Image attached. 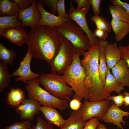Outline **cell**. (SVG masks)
<instances>
[{"label": "cell", "mask_w": 129, "mask_h": 129, "mask_svg": "<svg viewBox=\"0 0 129 129\" xmlns=\"http://www.w3.org/2000/svg\"><path fill=\"white\" fill-rule=\"evenodd\" d=\"M62 37L57 27L38 25L27 33L26 43L33 58L50 65L59 52Z\"/></svg>", "instance_id": "obj_1"}, {"label": "cell", "mask_w": 129, "mask_h": 129, "mask_svg": "<svg viewBox=\"0 0 129 129\" xmlns=\"http://www.w3.org/2000/svg\"><path fill=\"white\" fill-rule=\"evenodd\" d=\"M99 44L91 47L82 54L81 61L86 73L84 83L89 90V101L94 102L107 99L110 95L104 88L99 72Z\"/></svg>", "instance_id": "obj_2"}, {"label": "cell", "mask_w": 129, "mask_h": 129, "mask_svg": "<svg viewBox=\"0 0 129 129\" xmlns=\"http://www.w3.org/2000/svg\"><path fill=\"white\" fill-rule=\"evenodd\" d=\"M81 55L75 53L72 64L61 76L62 79L74 92L73 99L80 101L83 99L87 100L89 98V90L84 83L86 73L85 68L81 64Z\"/></svg>", "instance_id": "obj_3"}, {"label": "cell", "mask_w": 129, "mask_h": 129, "mask_svg": "<svg viewBox=\"0 0 129 129\" xmlns=\"http://www.w3.org/2000/svg\"><path fill=\"white\" fill-rule=\"evenodd\" d=\"M57 27L63 36L71 43L76 53L82 55L91 47L84 31L70 19H67L61 26Z\"/></svg>", "instance_id": "obj_4"}, {"label": "cell", "mask_w": 129, "mask_h": 129, "mask_svg": "<svg viewBox=\"0 0 129 129\" xmlns=\"http://www.w3.org/2000/svg\"><path fill=\"white\" fill-rule=\"evenodd\" d=\"M25 83L28 98L38 102L42 106H48L61 111L68 106L67 99H59L51 95L41 87L38 79L28 81Z\"/></svg>", "instance_id": "obj_5"}, {"label": "cell", "mask_w": 129, "mask_h": 129, "mask_svg": "<svg viewBox=\"0 0 129 129\" xmlns=\"http://www.w3.org/2000/svg\"><path fill=\"white\" fill-rule=\"evenodd\" d=\"M38 79L44 89L59 99H69L73 95L71 88L57 73H42Z\"/></svg>", "instance_id": "obj_6"}, {"label": "cell", "mask_w": 129, "mask_h": 129, "mask_svg": "<svg viewBox=\"0 0 129 129\" xmlns=\"http://www.w3.org/2000/svg\"><path fill=\"white\" fill-rule=\"evenodd\" d=\"M75 53L71 43L63 36L59 52L50 65L51 72L63 74L72 64Z\"/></svg>", "instance_id": "obj_7"}, {"label": "cell", "mask_w": 129, "mask_h": 129, "mask_svg": "<svg viewBox=\"0 0 129 129\" xmlns=\"http://www.w3.org/2000/svg\"><path fill=\"white\" fill-rule=\"evenodd\" d=\"M72 1H71L70 6L67 12L68 18L75 22L83 30L89 39L91 47L99 45L100 41L95 37L87 23L86 15L89 11L85 8L78 10L73 5Z\"/></svg>", "instance_id": "obj_8"}, {"label": "cell", "mask_w": 129, "mask_h": 129, "mask_svg": "<svg viewBox=\"0 0 129 129\" xmlns=\"http://www.w3.org/2000/svg\"><path fill=\"white\" fill-rule=\"evenodd\" d=\"M110 104L107 99L94 102L85 100L80 108L82 119L85 122L94 117L101 119L107 111Z\"/></svg>", "instance_id": "obj_9"}, {"label": "cell", "mask_w": 129, "mask_h": 129, "mask_svg": "<svg viewBox=\"0 0 129 129\" xmlns=\"http://www.w3.org/2000/svg\"><path fill=\"white\" fill-rule=\"evenodd\" d=\"M32 58L28 50L23 60L20 62L18 68L11 74V76L17 77L14 79L15 81H22L25 83L28 81L38 79L40 76V74L34 73L31 69L30 63Z\"/></svg>", "instance_id": "obj_10"}, {"label": "cell", "mask_w": 129, "mask_h": 129, "mask_svg": "<svg viewBox=\"0 0 129 129\" xmlns=\"http://www.w3.org/2000/svg\"><path fill=\"white\" fill-rule=\"evenodd\" d=\"M41 17L36 1L34 0L32 5L29 7L23 10L20 9L17 19L21 21L23 27L29 26L32 29L38 25Z\"/></svg>", "instance_id": "obj_11"}, {"label": "cell", "mask_w": 129, "mask_h": 129, "mask_svg": "<svg viewBox=\"0 0 129 129\" xmlns=\"http://www.w3.org/2000/svg\"><path fill=\"white\" fill-rule=\"evenodd\" d=\"M40 105L36 100L29 98L25 99L16 107L15 111L19 114L21 119L30 121L39 113V106Z\"/></svg>", "instance_id": "obj_12"}, {"label": "cell", "mask_w": 129, "mask_h": 129, "mask_svg": "<svg viewBox=\"0 0 129 129\" xmlns=\"http://www.w3.org/2000/svg\"><path fill=\"white\" fill-rule=\"evenodd\" d=\"M106 113L101 119L105 122L109 123L116 126L121 129H124L122 123L125 125L126 122L123 118L129 115V112L124 111L117 106L112 101Z\"/></svg>", "instance_id": "obj_13"}, {"label": "cell", "mask_w": 129, "mask_h": 129, "mask_svg": "<svg viewBox=\"0 0 129 129\" xmlns=\"http://www.w3.org/2000/svg\"><path fill=\"white\" fill-rule=\"evenodd\" d=\"M0 36L5 37L12 43L22 46L26 42L27 33L22 27H12L4 30L0 33Z\"/></svg>", "instance_id": "obj_14"}, {"label": "cell", "mask_w": 129, "mask_h": 129, "mask_svg": "<svg viewBox=\"0 0 129 129\" xmlns=\"http://www.w3.org/2000/svg\"><path fill=\"white\" fill-rule=\"evenodd\" d=\"M113 75L124 87H129V68L126 62L121 59L111 69Z\"/></svg>", "instance_id": "obj_15"}, {"label": "cell", "mask_w": 129, "mask_h": 129, "mask_svg": "<svg viewBox=\"0 0 129 129\" xmlns=\"http://www.w3.org/2000/svg\"><path fill=\"white\" fill-rule=\"evenodd\" d=\"M107 66L110 70L121 59V54L117 42L109 43L107 42L104 49Z\"/></svg>", "instance_id": "obj_16"}, {"label": "cell", "mask_w": 129, "mask_h": 129, "mask_svg": "<svg viewBox=\"0 0 129 129\" xmlns=\"http://www.w3.org/2000/svg\"><path fill=\"white\" fill-rule=\"evenodd\" d=\"M39 110L42 113L44 118L51 124L60 128L65 121L56 109L48 106H39Z\"/></svg>", "instance_id": "obj_17"}, {"label": "cell", "mask_w": 129, "mask_h": 129, "mask_svg": "<svg viewBox=\"0 0 129 129\" xmlns=\"http://www.w3.org/2000/svg\"><path fill=\"white\" fill-rule=\"evenodd\" d=\"M36 2L41 16L38 25H47L51 27H59L61 26L67 19L61 18L48 12L38 2Z\"/></svg>", "instance_id": "obj_18"}, {"label": "cell", "mask_w": 129, "mask_h": 129, "mask_svg": "<svg viewBox=\"0 0 129 129\" xmlns=\"http://www.w3.org/2000/svg\"><path fill=\"white\" fill-rule=\"evenodd\" d=\"M71 112L60 129H83L86 122L82 118L80 109Z\"/></svg>", "instance_id": "obj_19"}, {"label": "cell", "mask_w": 129, "mask_h": 129, "mask_svg": "<svg viewBox=\"0 0 129 129\" xmlns=\"http://www.w3.org/2000/svg\"><path fill=\"white\" fill-rule=\"evenodd\" d=\"M110 23L117 41H121L129 33V23L112 19Z\"/></svg>", "instance_id": "obj_20"}, {"label": "cell", "mask_w": 129, "mask_h": 129, "mask_svg": "<svg viewBox=\"0 0 129 129\" xmlns=\"http://www.w3.org/2000/svg\"><path fill=\"white\" fill-rule=\"evenodd\" d=\"M104 88L107 92L110 95L113 91L120 93L124 89V87L116 79L111 73L110 70L108 69Z\"/></svg>", "instance_id": "obj_21"}, {"label": "cell", "mask_w": 129, "mask_h": 129, "mask_svg": "<svg viewBox=\"0 0 129 129\" xmlns=\"http://www.w3.org/2000/svg\"><path fill=\"white\" fill-rule=\"evenodd\" d=\"M107 41H100L99 43V72L100 79L104 85L107 72V68L105 54V47Z\"/></svg>", "instance_id": "obj_22"}, {"label": "cell", "mask_w": 129, "mask_h": 129, "mask_svg": "<svg viewBox=\"0 0 129 129\" xmlns=\"http://www.w3.org/2000/svg\"><path fill=\"white\" fill-rule=\"evenodd\" d=\"M25 99L24 92L21 89H12L8 93L7 101L9 105L17 107Z\"/></svg>", "instance_id": "obj_23"}, {"label": "cell", "mask_w": 129, "mask_h": 129, "mask_svg": "<svg viewBox=\"0 0 129 129\" xmlns=\"http://www.w3.org/2000/svg\"><path fill=\"white\" fill-rule=\"evenodd\" d=\"M19 8L16 4L10 0H0V15L11 16L18 13Z\"/></svg>", "instance_id": "obj_24"}, {"label": "cell", "mask_w": 129, "mask_h": 129, "mask_svg": "<svg viewBox=\"0 0 129 129\" xmlns=\"http://www.w3.org/2000/svg\"><path fill=\"white\" fill-rule=\"evenodd\" d=\"M112 19L118 21L129 23V15L121 6L111 5L108 7Z\"/></svg>", "instance_id": "obj_25"}, {"label": "cell", "mask_w": 129, "mask_h": 129, "mask_svg": "<svg viewBox=\"0 0 129 129\" xmlns=\"http://www.w3.org/2000/svg\"><path fill=\"white\" fill-rule=\"evenodd\" d=\"M18 13L11 16H0V33L4 29L7 28L22 27V23L17 20Z\"/></svg>", "instance_id": "obj_26"}, {"label": "cell", "mask_w": 129, "mask_h": 129, "mask_svg": "<svg viewBox=\"0 0 129 129\" xmlns=\"http://www.w3.org/2000/svg\"><path fill=\"white\" fill-rule=\"evenodd\" d=\"M7 64L0 61V93L3 92L8 86L10 83L11 76L8 71Z\"/></svg>", "instance_id": "obj_27"}, {"label": "cell", "mask_w": 129, "mask_h": 129, "mask_svg": "<svg viewBox=\"0 0 129 129\" xmlns=\"http://www.w3.org/2000/svg\"><path fill=\"white\" fill-rule=\"evenodd\" d=\"M17 56L16 53L13 50L9 49L3 43L0 42V61L7 64H12Z\"/></svg>", "instance_id": "obj_28"}, {"label": "cell", "mask_w": 129, "mask_h": 129, "mask_svg": "<svg viewBox=\"0 0 129 129\" xmlns=\"http://www.w3.org/2000/svg\"><path fill=\"white\" fill-rule=\"evenodd\" d=\"M90 20L95 23L97 28L105 31L108 33L111 32V23L103 16L94 15L90 17Z\"/></svg>", "instance_id": "obj_29"}, {"label": "cell", "mask_w": 129, "mask_h": 129, "mask_svg": "<svg viewBox=\"0 0 129 129\" xmlns=\"http://www.w3.org/2000/svg\"><path fill=\"white\" fill-rule=\"evenodd\" d=\"M58 0H37L38 2L43 7L44 6L48 7L52 14L55 15L57 12V6Z\"/></svg>", "instance_id": "obj_30"}, {"label": "cell", "mask_w": 129, "mask_h": 129, "mask_svg": "<svg viewBox=\"0 0 129 129\" xmlns=\"http://www.w3.org/2000/svg\"><path fill=\"white\" fill-rule=\"evenodd\" d=\"M30 121H23L15 122L10 126L5 127V129H29L31 127Z\"/></svg>", "instance_id": "obj_31"}, {"label": "cell", "mask_w": 129, "mask_h": 129, "mask_svg": "<svg viewBox=\"0 0 129 129\" xmlns=\"http://www.w3.org/2000/svg\"><path fill=\"white\" fill-rule=\"evenodd\" d=\"M29 129H53V128L51 124L38 116L37 118L36 124L31 127Z\"/></svg>", "instance_id": "obj_32"}, {"label": "cell", "mask_w": 129, "mask_h": 129, "mask_svg": "<svg viewBox=\"0 0 129 129\" xmlns=\"http://www.w3.org/2000/svg\"><path fill=\"white\" fill-rule=\"evenodd\" d=\"M65 0H58L57 10L58 16L61 18L66 19L68 18V15L65 11Z\"/></svg>", "instance_id": "obj_33"}, {"label": "cell", "mask_w": 129, "mask_h": 129, "mask_svg": "<svg viewBox=\"0 0 129 129\" xmlns=\"http://www.w3.org/2000/svg\"><path fill=\"white\" fill-rule=\"evenodd\" d=\"M119 47L121 52V59L126 62L129 68V45L125 46L120 45Z\"/></svg>", "instance_id": "obj_34"}, {"label": "cell", "mask_w": 129, "mask_h": 129, "mask_svg": "<svg viewBox=\"0 0 129 129\" xmlns=\"http://www.w3.org/2000/svg\"><path fill=\"white\" fill-rule=\"evenodd\" d=\"M124 96L123 94L119 93L117 96H110L107 99L108 101L113 100L115 105L119 108L124 104Z\"/></svg>", "instance_id": "obj_35"}, {"label": "cell", "mask_w": 129, "mask_h": 129, "mask_svg": "<svg viewBox=\"0 0 129 129\" xmlns=\"http://www.w3.org/2000/svg\"><path fill=\"white\" fill-rule=\"evenodd\" d=\"M97 117L91 118L87 122H86L83 129H97L100 123Z\"/></svg>", "instance_id": "obj_36"}, {"label": "cell", "mask_w": 129, "mask_h": 129, "mask_svg": "<svg viewBox=\"0 0 129 129\" xmlns=\"http://www.w3.org/2000/svg\"><path fill=\"white\" fill-rule=\"evenodd\" d=\"M101 0H89L92 9L95 15H99L101 13Z\"/></svg>", "instance_id": "obj_37"}, {"label": "cell", "mask_w": 129, "mask_h": 129, "mask_svg": "<svg viewBox=\"0 0 129 129\" xmlns=\"http://www.w3.org/2000/svg\"><path fill=\"white\" fill-rule=\"evenodd\" d=\"M20 9L23 10L29 7L30 5L32 4L34 0H12Z\"/></svg>", "instance_id": "obj_38"}, {"label": "cell", "mask_w": 129, "mask_h": 129, "mask_svg": "<svg viewBox=\"0 0 129 129\" xmlns=\"http://www.w3.org/2000/svg\"><path fill=\"white\" fill-rule=\"evenodd\" d=\"M93 32L95 37L97 38L100 41H105L108 36V33L97 28Z\"/></svg>", "instance_id": "obj_39"}, {"label": "cell", "mask_w": 129, "mask_h": 129, "mask_svg": "<svg viewBox=\"0 0 129 129\" xmlns=\"http://www.w3.org/2000/svg\"><path fill=\"white\" fill-rule=\"evenodd\" d=\"M74 1L78 4L76 8L78 10L85 8L89 11L91 8L89 0H75Z\"/></svg>", "instance_id": "obj_40"}, {"label": "cell", "mask_w": 129, "mask_h": 129, "mask_svg": "<svg viewBox=\"0 0 129 129\" xmlns=\"http://www.w3.org/2000/svg\"><path fill=\"white\" fill-rule=\"evenodd\" d=\"M110 1L112 5H119L123 7L129 15V3L122 2L120 0H111Z\"/></svg>", "instance_id": "obj_41"}, {"label": "cell", "mask_w": 129, "mask_h": 129, "mask_svg": "<svg viewBox=\"0 0 129 129\" xmlns=\"http://www.w3.org/2000/svg\"><path fill=\"white\" fill-rule=\"evenodd\" d=\"M82 105L81 101L76 99H73L70 101V107L73 111H77L79 109Z\"/></svg>", "instance_id": "obj_42"}, {"label": "cell", "mask_w": 129, "mask_h": 129, "mask_svg": "<svg viewBox=\"0 0 129 129\" xmlns=\"http://www.w3.org/2000/svg\"><path fill=\"white\" fill-rule=\"evenodd\" d=\"M124 98V106H129V93L127 91H125L123 93Z\"/></svg>", "instance_id": "obj_43"}, {"label": "cell", "mask_w": 129, "mask_h": 129, "mask_svg": "<svg viewBox=\"0 0 129 129\" xmlns=\"http://www.w3.org/2000/svg\"><path fill=\"white\" fill-rule=\"evenodd\" d=\"M97 129H107L105 126L103 124L99 123Z\"/></svg>", "instance_id": "obj_44"}, {"label": "cell", "mask_w": 129, "mask_h": 129, "mask_svg": "<svg viewBox=\"0 0 129 129\" xmlns=\"http://www.w3.org/2000/svg\"></svg>", "instance_id": "obj_45"}]
</instances>
